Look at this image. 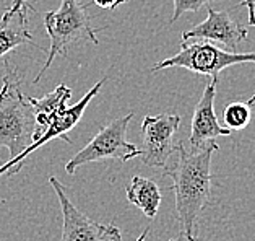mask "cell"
<instances>
[{"mask_svg":"<svg viewBox=\"0 0 255 241\" xmlns=\"http://www.w3.org/2000/svg\"><path fill=\"white\" fill-rule=\"evenodd\" d=\"M190 241H200V240H197V238H192Z\"/></svg>","mask_w":255,"mask_h":241,"instance_id":"cell-21","label":"cell"},{"mask_svg":"<svg viewBox=\"0 0 255 241\" xmlns=\"http://www.w3.org/2000/svg\"><path fill=\"white\" fill-rule=\"evenodd\" d=\"M126 194H127V201L132 206L138 207L150 220L156 217L161 201H163V196H161L159 186L153 179L143 176H133L126 189Z\"/></svg>","mask_w":255,"mask_h":241,"instance_id":"cell-12","label":"cell"},{"mask_svg":"<svg viewBox=\"0 0 255 241\" xmlns=\"http://www.w3.org/2000/svg\"><path fill=\"white\" fill-rule=\"evenodd\" d=\"M44 26L51 39V47L47 51L46 62L33 80V83H38L54 60L59 55H65L68 47L75 44L77 41L86 39L91 41L93 44H98V36L90 23L86 7H83L80 0H62L57 10L47 11L44 15Z\"/></svg>","mask_w":255,"mask_h":241,"instance_id":"cell-3","label":"cell"},{"mask_svg":"<svg viewBox=\"0 0 255 241\" xmlns=\"http://www.w3.org/2000/svg\"><path fill=\"white\" fill-rule=\"evenodd\" d=\"M146 233H148V228H146V230L143 232L141 235H140L138 238H136V241H148V240H146ZM169 241H174V240H169Z\"/></svg>","mask_w":255,"mask_h":241,"instance_id":"cell-19","label":"cell"},{"mask_svg":"<svg viewBox=\"0 0 255 241\" xmlns=\"http://www.w3.org/2000/svg\"><path fill=\"white\" fill-rule=\"evenodd\" d=\"M216 80L205 86L202 98L198 100L197 106L192 114V124H190V137L189 147L194 150H200L216 142L218 137H228L231 135V131L228 127L221 126L218 122V117L215 113V98H216Z\"/></svg>","mask_w":255,"mask_h":241,"instance_id":"cell-10","label":"cell"},{"mask_svg":"<svg viewBox=\"0 0 255 241\" xmlns=\"http://www.w3.org/2000/svg\"><path fill=\"white\" fill-rule=\"evenodd\" d=\"M246 103L249 104V106H252V104L255 103V95H254V96H251V98H249V100H247Z\"/></svg>","mask_w":255,"mask_h":241,"instance_id":"cell-20","label":"cell"},{"mask_svg":"<svg viewBox=\"0 0 255 241\" xmlns=\"http://www.w3.org/2000/svg\"><path fill=\"white\" fill-rule=\"evenodd\" d=\"M133 113L114 119L108 126L103 127L95 137L90 140L88 145H85L75 157L70 158V162L65 165V171L68 175H75V171L86 163L103 162V160L117 158L121 162L141 157V148L127 140V129L132 121Z\"/></svg>","mask_w":255,"mask_h":241,"instance_id":"cell-5","label":"cell"},{"mask_svg":"<svg viewBox=\"0 0 255 241\" xmlns=\"http://www.w3.org/2000/svg\"><path fill=\"white\" fill-rule=\"evenodd\" d=\"M128 2V0H93V3L98 5V7L106 8V10H116L119 5Z\"/></svg>","mask_w":255,"mask_h":241,"instance_id":"cell-17","label":"cell"},{"mask_svg":"<svg viewBox=\"0 0 255 241\" xmlns=\"http://www.w3.org/2000/svg\"><path fill=\"white\" fill-rule=\"evenodd\" d=\"M255 64V52H231L205 39H187L180 42V51L151 67V73L180 67L198 75H208L216 80L220 73L236 64Z\"/></svg>","mask_w":255,"mask_h":241,"instance_id":"cell-4","label":"cell"},{"mask_svg":"<svg viewBox=\"0 0 255 241\" xmlns=\"http://www.w3.org/2000/svg\"><path fill=\"white\" fill-rule=\"evenodd\" d=\"M172 2H174V11H172L171 23L179 20L187 11H198L207 3L213 2V0H172Z\"/></svg>","mask_w":255,"mask_h":241,"instance_id":"cell-15","label":"cell"},{"mask_svg":"<svg viewBox=\"0 0 255 241\" xmlns=\"http://www.w3.org/2000/svg\"><path fill=\"white\" fill-rule=\"evenodd\" d=\"M238 7H246L249 10V26H255V0H244Z\"/></svg>","mask_w":255,"mask_h":241,"instance_id":"cell-18","label":"cell"},{"mask_svg":"<svg viewBox=\"0 0 255 241\" xmlns=\"http://www.w3.org/2000/svg\"><path fill=\"white\" fill-rule=\"evenodd\" d=\"M28 11L29 10H20L10 20L0 21V57H5L8 52L23 44L36 46L33 34L28 29Z\"/></svg>","mask_w":255,"mask_h":241,"instance_id":"cell-13","label":"cell"},{"mask_svg":"<svg viewBox=\"0 0 255 241\" xmlns=\"http://www.w3.org/2000/svg\"><path fill=\"white\" fill-rule=\"evenodd\" d=\"M62 209L60 241H122V232L116 225H104L91 220L67 196L65 188L55 176L49 178Z\"/></svg>","mask_w":255,"mask_h":241,"instance_id":"cell-6","label":"cell"},{"mask_svg":"<svg viewBox=\"0 0 255 241\" xmlns=\"http://www.w3.org/2000/svg\"><path fill=\"white\" fill-rule=\"evenodd\" d=\"M21 78L16 67L5 60L0 90V147L7 148L10 160L33 144L38 129L33 104L21 91Z\"/></svg>","mask_w":255,"mask_h":241,"instance_id":"cell-2","label":"cell"},{"mask_svg":"<svg viewBox=\"0 0 255 241\" xmlns=\"http://www.w3.org/2000/svg\"><path fill=\"white\" fill-rule=\"evenodd\" d=\"M28 98L34 108L36 122H38V129H36L34 134V142H36L44 134L46 127L49 126L52 117L68 106L67 103L72 98V90L67 85H59L57 88H54L51 93L44 95L42 98H31V96Z\"/></svg>","mask_w":255,"mask_h":241,"instance_id":"cell-11","label":"cell"},{"mask_svg":"<svg viewBox=\"0 0 255 241\" xmlns=\"http://www.w3.org/2000/svg\"><path fill=\"white\" fill-rule=\"evenodd\" d=\"M249 29L236 21L226 10H207V18L195 24L194 28L182 33V41L187 39H205L213 44H220L223 49L238 52V46L246 41Z\"/></svg>","mask_w":255,"mask_h":241,"instance_id":"cell-9","label":"cell"},{"mask_svg":"<svg viewBox=\"0 0 255 241\" xmlns=\"http://www.w3.org/2000/svg\"><path fill=\"white\" fill-rule=\"evenodd\" d=\"M180 116L161 113L146 116L141 122V162L151 168H166L167 160L176 152L174 135L179 131Z\"/></svg>","mask_w":255,"mask_h":241,"instance_id":"cell-8","label":"cell"},{"mask_svg":"<svg viewBox=\"0 0 255 241\" xmlns=\"http://www.w3.org/2000/svg\"><path fill=\"white\" fill-rule=\"evenodd\" d=\"M29 2H31V0H13L11 7L2 15V20H3V21L10 20V18L13 16V15H16L20 10H33V5H31Z\"/></svg>","mask_w":255,"mask_h":241,"instance_id":"cell-16","label":"cell"},{"mask_svg":"<svg viewBox=\"0 0 255 241\" xmlns=\"http://www.w3.org/2000/svg\"><path fill=\"white\" fill-rule=\"evenodd\" d=\"M251 119H252V113H251V106L247 103L234 101L226 104L225 109H223V122H225V127H228L231 132L246 129Z\"/></svg>","mask_w":255,"mask_h":241,"instance_id":"cell-14","label":"cell"},{"mask_svg":"<svg viewBox=\"0 0 255 241\" xmlns=\"http://www.w3.org/2000/svg\"><path fill=\"white\" fill-rule=\"evenodd\" d=\"M218 150L220 145L216 142L200 150H194L180 142L176 145V162L171 168H164V175L172 179V191L176 194V217L185 241L195 238L198 215L213 199L211 155Z\"/></svg>","mask_w":255,"mask_h":241,"instance_id":"cell-1","label":"cell"},{"mask_svg":"<svg viewBox=\"0 0 255 241\" xmlns=\"http://www.w3.org/2000/svg\"><path fill=\"white\" fill-rule=\"evenodd\" d=\"M104 83H106V78L99 80V82L95 86H93V88L78 103L72 104V106H67V108L62 109L60 113L55 114L51 119V122H49V126L46 127L44 134H42L38 140L33 142V144H31L28 148H24V150L18 157L8 160L7 163H3L2 166H0V176H11V175H15V173H18V171L21 170V166L24 165V162H26L31 153L36 152L41 147H44L47 142H51L54 139H62V140L65 142V144L72 145V140L68 139L67 134L70 132L72 129L80 122V119H82V116L85 113L86 106H88L93 98H95L99 93V91H101Z\"/></svg>","mask_w":255,"mask_h":241,"instance_id":"cell-7","label":"cell"}]
</instances>
